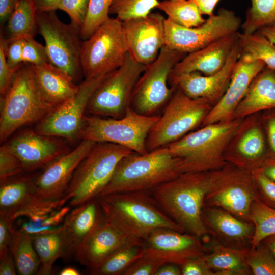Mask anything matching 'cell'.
<instances>
[{"mask_svg":"<svg viewBox=\"0 0 275 275\" xmlns=\"http://www.w3.org/2000/svg\"><path fill=\"white\" fill-rule=\"evenodd\" d=\"M211 171L185 172L150 190L158 208L186 233L200 238L209 234L202 218Z\"/></svg>","mask_w":275,"mask_h":275,"instance_id":"cell-1","label":"cell"},{"mask_svg":"<svg viewBox=\"0 0 275 275\" xmlns=\"http://www.w3.org/2000/svg\"><path fill=\"white\" fill-rule=\"evenodd\" d=\"M97 199L105 218L130 237L144 240L162 227L185 232L158 208L149 190L115 193Z\"/></svg>","mask_w":275,"mask_h":275,"instance_id":"cell-2","label":"cell"},{"mask_svg":"<svg viewBox=\"0 0 275 275\" xmlns=\"http://www.w3.org/2000/svg\"><path fill=\"white\" fill-rule=\"evenodd\" d=\"M242 120L203 125L167 145L170 153L179 159L181 173L212 171L226 164L225 151Z\"/></svg>","mask_w":275,"mask_h":275,"instance_id":"cell-3","label":"cell"},{"mask_svg":"<svg viewBox=\"0 0 275 275\" xmlns=\"http://www.w3.org/2000/svg\"><path fill=\"white\" fill-rule=\"evenodd\" d=\"M179 163V159L170 153L167 146L142 155L133 152L120 160L99 196L150 190L181 174Z\"/></svg>","mask_w":275,"mask_h":275,"instance_id":"cell-4","label":"cell"},{"mask_svg":"<svg viewBox=\"0 0 275 275\" xmlns=\"http://www.w3.org/2000/svg\"><path fill=\"white\" fill-rule=\"evenodd\" d=\"M55 108L42 97L32 64L21 63L6 93L1 96V143L21 126L40 122Z\"/></svg>","mask_w":275,"mask_h":275,"instance_id":"cell-5","label":"cell"},{"mask_svg":"<svg viewBox=\"0 0 275 275\" xmlns=\"http://www.w3.org/2000/svg\"><path fill=\"white\" fill-rule=\"evenodd\" d=\"M132 152L119 145L96 142L75 169L62 199L64 205L73 208L97 198L120 160Z\"/></svg>","mask_w":275,"mask_h":275,"instance_id":"cell-6","label":"cell"},{"mask_svg":"<svg viewBox=\"0 0 275 275\" xmlns=\"http://www.w3.org/2000/svg\"><path fill=\"white\" fill-rule=\"evenodd\" d=\"M159 118L157 115L140 114L131 107L121 118L85 116L80 138L119 145L138 154H144L148 152L147 138Z\"/></svg>","mask_w":275,"mask_h":275,"instance_id":"cell-7","label":"cell"},{"mask_svg":"<svg viewBox=\"0 0 275 275\" xmlns=\"http://www.w3.org/2000/svg\"><path fill=\"white\" fill-rule=\"evenodd\" d=\"M163 113L146 140L148 152L174 142L202 124L213 105L204 98H193L176 88Z\"/></svg>","mask_w":275,"mask_h":275,"instance_id":"cell-8","label":"cell"},{"mask_svg":"<svg viewBox=\"0 0 275 275\" xmlns=\"http://www.w3.org/2000/svg\"><path fill=\"white\" fill-rule=\"evenodd\" d=\"M260 200L251 172L227 162L211 171L210 183L204 205L223 209L243 220L250 221L253 203Z\"/></svg>","mask_w":275,"mask_h":275,"instance_id":"cell-9","label":"cell"},{"mask_svg":"<svg viewBox=\"0 0 275 275\" xmlns=\"http://www.w3.org/2000/svg\"><path fill=\"white\" fill-rule=\"evenodd\" d=\"M128 48L122 21L109 17L82 43L80 62L86 79L112 73L123 63Z\"/></svg>","mask_w":275,"mask_h":275,"instance_id":"cell-10","label":"cell"},{"mask_svg":"<svg viewBox=\"0 0 275 275\" xmlns=\"http://www.w3.org/2000/svg\"><path fill=\"white\" fill-rule=\"evenodd\" d=\"M186 55L163 46L157 59L146 66L135 84L130 107L140 114L152 116L167 104L176 88L168 86L170 74Z\"/></svg>","mask_w":275,"mask_h":275,"instance_id":"cell-11","label":"cell"},{"mask_svg":"<svg viewBox=\"0 0 275 275\" xmlns=\"http://www.w3.org/2000/svg\"><path fill=\"white\" fill-rule=\"evenodd\" d=\"M37 33L44 38L51 64L67 72L75 82L84 76L80 52V30L66 24L56 11L37 12Z\"/></svg>","mask_w":275,"mask_h":275,"instance_id":"cell-12","label":"cell"},{"mask_svg":"<svg viewBox=\"0 0 275 275\" xmlns=\"http://www.w3.org/2000/svg\"><path fill=\"white\" fill-rule=\"evenodd\" d=\"M146 66L128 52L122 65L111 73L95 90L86 112L94 116L121 118L130 107L134 87Z\"/></svg>","mask_w":275,"mask_h":275,"instance_id":"cell-13","label":"cell"},{"mask_svg":"<svg viewBox=\"0 0 275 275\" xmlns=\"http://www.w3.org/2000/svg\"><path fill=\"white\" fill-rule=\"evenodd\" d=\"M242 21L234 11L220 8L202 25L182 26L168 19L164 22L165 46L187 54L199 50L229 34L238 32Z\"/></svg>","mask_w":275,"mask_h":275,"instance_id":"cell-14","label":"cell"},{"mask_svg":"<svg viewBox=\"0 0 275 275\" xmlns=\"http://www.w3.org/2000/svg\"><path fill=\"white\" fill-rule=\"evenodd\" d=\"M39 173L20 174L0 182V215L13 222L20 217L40 220L62 207V201L49 202L38 198L35 180Z\"/></svg>","mask_w":275,"mask_h":275,"instance_id":"cell-15","label":"cell"},{"mask_svg":"<svg viewBox=\"0 0 275 275\" xmlns=\"http://www.w3.org/2000/svg\"><path fill=\"white\" fill-rule=\"evenodd\" d=\"M109 74L97 78L85 79L79 85L76 94L39 122L35 131L40 134L62 137L70 141L80 138L84 114L89 101Z\"/></svg>","mask_w":275,"mask_h":275,"instance_id":"cell-16","label":"cell"},{"mask_svg":"<svg viewBox=\"0 0 275 275\" xmlns=\"http://www.w3.org/2000/svg\"><path fill=\"white\" fill-rule=\"evenodd\" d=\"M227 162L252 172L268 158V144L261 112L243 119L224 154Z\"/></svg>","mask_w":275,"mask_h":275,"instance_id":"cell-17","label":"cell"},{"mask_svg":"<svg viewBox=\"0 0 275 275\" xmlns=\"http://www.w3.org/2000/svg\"><path fill=\"white\" fill-rule=\"evenodd\" d=\"M164 17L150 13L144 17L122 21L128 52L146 66L153 62L165 46Z\"/></svg>","mask_w":275,"mask_h":275,"instance_id":"cell-18","label":"cell"},{"mask_svg":"<svg viewBox=\"0 0 275 275\" xmlns=\"http://www.w3.org/2000/svg\"><path fill=\"white\" fill-rule=\"evenodd\" d=\"M144 242V257L179 266L190 259L205 255L208 251L200 237L168 228L155 229Z\"/></svg>","mask_w":275,"mask_h":275,"instance_id":"cell-19","label":"cell"},{"mask_svg":"<svg viewBox=\"0 0 275 275\" xmlns=\"http://www.w3.org/2000/svg\"><path fill=\"white\" fill-rule=\"evenodd\" d=\"M96 143L82 139L74 150L45 166L35 180L38 198L49 202L62 201L75 169Z\"/></svg>","mask_w":275,"mask_h":275,"instance_id":"cell-20","label":"cell"},{"mask_svg":"<svg viewBox=\"0 0 275 275\" xmlns=\"http://www.w3.org/2000/svg\"><path fill=\"white\" fill-rule=\"evenodd\" d=\"M239 55L240 48L237 42L226 64L217 72L205 75L199 72H191L182 74L169 83L171 87H177L190 97L204 98L213 106L226 91Z\"/></svg>","mask_w":275,"mask_h":275,"instance_id":"cell-21","label":"cell"},{"mask_svg":"<svg viewBox=\"0 0 275 275\" xmlns=\"http://www.w3.org/2000/svg\"><path fill=\"white\" fill-rule=\"evenodd\" d=\"M51 137L25 130L5 144L20 160L24 171L30 172L69 151L65 144Z\"/></svg>","mask_w":275,"mask_h":275,"instance_id":"cell-22","label":"cell"},{"mask_svg":"<svg viewBox=\"0 0 275 275\" xmlns=\"http://www.w3.org/2000/svg\"><path fill=\"white\" fill-rule=\"evenodd\" d=\"M105 219L97 198L71 210L62 224L66 245L64 260L75 259L79 251Z\"/></svg>","mask_w":275,"mask_h":275,"instance_id":"cell-23","label":"cell"},{"mask_svg":"<svg viewBox=\"0 0 275 275\" xmlns=\"http://www.w3.org/2000/svg\"><path fill=\"white\" fill-rule=\"evenodd\" d=\"M265 67V63L260 60L245 62L239 58L234 67L226 91L212 106L202 125L233 119L234 111L252 80Z\"/></svg>","mask_w":275,"mask_h":275,"instance_id":"cell-24","label":"cell"},{"mask_svg":"<svg viewBox=\"0 0 275 275\" xmlns=\"http://www.w3.org/2000/svg\"><path fill=\"white\" fill-rule=\"evenodd\" d=\"M202 218L209 234L221 244L238 249L251 248L255 232L253 223L220 208L206 205L203 208Z\"/></svg>","mask_w":275,"mask_h":275,"instance_id":"cell-25","label":"cell"},{"mask_svg":"<svg viewBox=\"0 0 275 275\" xmlns=\"http://www.w3.org/2000/svg\"><path fill=\"white\" fill-rule=\"evenodd\" d=\"M238 40V32L229 34L207 46L187 55L172 69L169 82L178 76L191 72L205 75H212L219 71Z\"/></svg>","mask_w":275,"mask_h":275,"instance_id":"cell-26","label":"cell"},{"mask_svg":"<svg viewBox=\"0 0 275 275\" xmlns=\"http://www.w3.org/2000/svg\"><path fill=\"white\" fill-rule=\"evenodd\" d=\"M132 239L135 238L127 236L105 218L79 251L75 260L87 269L96 267Z\"/></svg>","mask_w":275,"mask_h":275,"instance_id":"cell-27","label":"cell"},{"mask_svg":"<svg viewBox=\"0 0 275 275\" xmlns=\"http://www.w3.org/2000/svg\"><path fill=\"white\" fill-rule=\"evenodd\" d=\"M34 78L43 99L57 107L73 97L79 85L65 71L50 63L32 65Z\"/></svg>","mask_w":275,"mask_h":275,"instance_id":"cell-28","label":"cell"},{"mask_svg":"<svg viewBox=\"0 0 275 275\" xmlns=\"http://www.w3.org/2000/svg\"><path fill=\"white\" fill-rule=\"evenodd\" d=\"M275 108V71L265 67L252 80L233 119Z\"/></svg>","mask_w":275,"mask_h":275,"instance_id":"cell-29","label":"cell"},{"mask_svg":"<svg viewBox=\"0 0 275 275\" xmlns=\"http://www.w3.org/2000/svg\"><path fill=\"white\" fill-rule=\"evenodd\" d=\"M213 240L204 258L214 275L253 274L246 261V255L250 248H234L222 244L214 239Z\"/></svg>","mask_w":275,"mask_h":275,"instance_id":"cell-30","label":"cell"},{"mask_svg":"<svg viewBox=\"0 0 275 275\" xmlns=\"http://www.w3.org/2000/svg\"><path fill=\"white\" fill-rule=\"evenodd\" d=\"M145 251L143 240L132 239L120 246L98 266L87 269L91 275H123Z\"/></svg>","mask_w":275,"mask_h":275,"instance_id":"cell-31","label":"cell"},{"mask_svg":"<svg viewBox=\"0 0 275 275\" xmlns=\"http://www.w3.org/2000/svg\"><path fill=\"white\" fill-rule=\"evenodd\" d=\"M32 236L40 262L38 274H52L53 264L56 260L60 258L64 259L66 254L62 224L48 232Z\"/></svg>","mask_w":275,"mask_h":275,"instance_id":"cell-32","label":"cell"},{"mask_svg":"<svg viewBox=\"0 0 275 275\" xmlns=\"http://www.w3.org/2000/svg\"><path fill=\"white\" fill-rule=\"evenodd\" d=\"M239 58L245 62L260 60L266 67L275 71V44L256 32L253 33L238 32Z\"/></svg>","mask_w":275,"mask_h":275,"instance_id":"cell-33","label":"cell"},{"mask_svg":"<svg viewBox=\"0 0 275 275\" xmlns=\"http://www.w3.org/2000/svg\"><path fill=\"white\" fill-rule=\"evenodd\" d=\"M9 250L14 259L17 274H38L40 262L33 244L32 235L14 229Z\"/></svg>","mask_w":275,"mask_h":275,"instance_id":"cell-34","label":"cell"},{"mask_svg":"<svg viewBox=\"0 0 275 275\" xmlns=\"http://www.w3.org/2000/svg\"><path fill=\"white\" fill-rule=\"evenodd\" d=\"M6 37L13 39L37 33V12L33 0H19L6 23Z\"/></svg>","mask_w":275,"mask_h":275,"instance_id":"cell-35","label":"cell"},{"mask_svg":"<svg viewBox=\"0 0 275 275\" xmlns=\"http://www.w3.org/2000/svg\"><path fill=\"white\" fill-rule=\"evenodd\" d=\"M156 8L167 15V19L184 27L199 26L206 20L198 7L190 0L159 1Z\"/></svg>","mask_w":275,"mask_h":275,"instance_id":"cell-36","label":"cell"},{"mask_svg":"<svg viewBox=\"0 0 275 275\" xmlns=\"http://www.w3.org/2000/svg\"><path fill=\"white\" fill-rule=\"evenodd\" d=\"M250 221L255 227L251 249L255 248L265 238L275 234V209L265 205L260 200L253 203Z\"/></svg>","mask_w":275,"mask_h":275,"instance_id":"cell-37","label":"cell"},{"mask_svg":"<svg viewBox=\"0 0 275 275\" xmlns=\"http://www.w3.org/2000/svg\"><path fill=\"white\" fill-rule=\"evenodd\" d=\"M250 1L241 27L243 33H253L263 27L275 26V0Z\"/></svg>","mask_w":275,"mask_h":275,"instance_id":"cell-38","label":"cell"},{"mask_svg":"<svg viewBox=\"0 0 275 275\" xmlns=\"http://www.w3.org/2000/svg\"><path fill=\"white\" fill-rule=\"evenodd\" d=\"M159 0H114L109 14L116 15L122 21L144 17L156 8Z\"/></svg>","mask_w":275,"mask_h":275,"instance_id":"cell-39","label":"cell"},{"mask_svg":"<svg viewBox=\"0 0 275 275\" xmlns=\"http://www.w3.org/2000/svg\"><path fill=\"white\" fill-rule=\"evenodd\" d=\"M114 0H89L86 18L80 29L84 40L93 33L110 17L109 9Z\"/></svg>","mask_w":275,"mask_h":275,"instance_id":"cell-40","label":"cell"},{"mask_svg":"<svg viewBox=\"0 0 275 275\" xmlns=\"http://www.w3.org/2000/svg\"><path fill=\"white\" fill-rule=\"evenodd\" d=\"M246 261L254 275H275V259L263 241L249 250Z\"/></svg>","mask_w":275,"mask_h":275,"instance_id":"cell-41","label":"cell"},{"mask_svg":"<svg viewBox=\"0 0 275 275\" xmlns=\"http://www.w3.org/2000/svg\"><path fill=\"white\" fill-rule=\"evenodd\" d=\"M23 168L20 160L6 144L0 148V182L21 174Z\"/></svg>","mask_w":275,"mask_h":275,"instance_id":"cell-42","label":"cell"},{"mask_svg":"<svg viewBox=\"0 0 275 275\" xmlns=\"http://www.w3.org/2000/svg\"><path fill=\"white\" fill-rule=\"evenodd\" d=\"M22 61L23 63L34 65L51 63L45 46L36 41L31 35L24 37Z\"/></svg>","mask_w":275,"mask_h":275,"instance_id":"cell-43","label":"cell"},{"mask_svg":"<svg viewBox=\"0 0 275 275\" xmlns=\"http://www.w3.org/2000/svg\"><path fill=\"white\" fill-rule=\"evenodd\" d=\"M256 182L260 200L275 209V181L268 177L261 168L251 172Z\"/></svg>","mask_w":275,"mask_h":275,"instance_id":"cell-44","label":"cell"},{"mask_svg":"<svg viewBox=\"0 0 275 275\" xmlns=\"http://www.w3.org/2000/svg\"><path fill=\"white\" fill-rule=\"evenodd\" d=\"M89 0H61L58 9L66 13L71 23L81 29L86 17Z\"/></svg>","mask_w":275,"mask_h":275,"instance_id":"cell-45","label":"cell"},{"mask_svg":"<svg viewBox=\"0 0 275 275\" xmlns=\"http://www.w3.org/2000/svg\"><path fill=\"white\" fill-rule=\"evenodd\" d=\"M24 38V37L5 39L1 36L0 42L3 45L7 62L10 67L13 69H16L23 63Z\"/></svg>","mask_w":275,"mask_h":275,"instance_id":"cell-46","label":"cell"},{"mask_svg":"<svg viewBox=\"0 0 275 275\" xmlns=\"http://www.w3.org/2000/svg\"><path fill=\"white\" fill-rule=\"evenodd\" d=\"M164 263L159 260L143 257L129 266L123 275H155Z\"/></svg>","mask_w":275,"mask_h":275,"instance_id":"cell-47","label":"cell"},{"mask_svg":"<svg viewBox=\"0 0 275 275\" xmlns=\"http://www.w3.org/2000/svg\"><path fill=\"white\" fill-rule=\"evenodd\" d=\"M267 144L268 157L275 158V108L261 112Z\"/></svg>","mask_w":275,"mask_h":275,"instance_id":"cell-48","label":"cell"},{"mask_svg":"<svg viewBox=\"0 0 275 275\" xmlns=\"http://www.w3.org/2000/svg\"><path fill=\"white\" fill-rule=\"evenodd\" d=\"M10 218L4 215H0V259L4 257L9 251L10 245L14 230Z\"/></svg>","mask_w":275,"mask_h":275,"instance_id":"cell-49","label":"cell"},{"mask_svg":"<svg viewBox=\"0 0 275 275\" xmlns=\"http://www.w3.org/2000/svg\"><path fill=\"white\" fill-rule=\"evenodd\" d=\"M204 256L190 259L181 265L182 274L214 275L207 265Z\"/></svg>","mask_w":275,"mask_h":275,"instance_id":"cell-50","label":"cell"},{"mask_svg":"<svg viewBox=\"0 0 275 275\" xmlns=\"http://www.w3.org/2000/svg\"><path fill=\"white\" fill-rule=\"evenodd\" d=\"M16 69H13L8 65L4 51L3 45L0 42V93L1 96L6 93L10 87Z\"/></svg>","mask_w":275,"mask_h":275,"instance_id":"cell-51","label":"cell"},{"mask_svg":"<svg viewBox=\"0 0 275 275\" xmlns=\"http://www.w3.org/2000/svg\"><path fill=\"white\" fill-rule=\"evenodd\" d=\"M19 0H0V21L5 25Z\"/></svg>","mask_w":275,"mask_h":275,"instance_id":"cell-52","label":"cell"},{"mask_svg":"<svg viewBox=\"0 0 275 275\" xmlns=\"http://www.w3.org/2000/svg\"><path fill=\"white\" fill-rule=\"evenodd\" d=\"M17 274L15 261L9 250L7 254L0 259V275H16Z\"/></svg>","mask_w":275,"mask_h":275,"instance_id":"cell-53","label":"cell"},{"mask_svg":"<svg viewBox=\"0 0 275 275\" xmlns=\"http://www.w3.org/2000/svg\"><path fill=\"white\" fill-rule=\"evenodd\" d=\"M37 12L56 11L61 0H33Z\"/></svg>","mask_w":275,"mask_h":275,"instance_id":"cell-54","label":"cell"},{"mask_svg":"<svg viewBox=\"0 0 275 275\" xmlns=\"http://www.w3.org/2000/svg\"><path fill=\"white\" fill-rule=\"evenodd\" d=\"M199 8L201 14L208 17L214 14V10L220 0H190Z\"/></svg>","mask_w":275,"mask_h":275,"instance_id":"cell-55","label":"cell"},{"mask_svg":"<svg viewBox=\"0 0 275 275\" xmlns=\"http://www.w3.org/2000/svg\"><path fill=\"white\" fill-rule=\"evenodd\" d=\"M180 266L172 263H165L157 270L155 275H181Z\"/></svg>","mask_w":275,"mask_h":275,"instance_id":"cell-56","label":"cell"},{"mask_svg":"<svg viewBox=\"0 0 275 275\" xmlns=\"http://www.w3.org/2000/svg\"><path fill=\"white\" fill-rule=\"evenodd\" d=\"M261 168L268 177L275 181V158L268 157Z\"/></svg>","mask_w":275,"mask_h":275,"instance_id":"cell-57","label":"cell"},{"mask_svg":"<svg viewBox=\"0 0 275 275\" xmlns=\"http://www.w3.org/2000/svg\"><path fill=\"white\" fill-rule=\"evenodd\" d=\"M257 32L275 44V26L263 27Z\"/></svg>","mask_w":275,"mask_h":275,"instance_id":"cell-58","label":"cell"},{"mask_svg":"<svg viewBox=\"0 0 275 275\" xmlns=\"http://www.w3.org/2000/svg\"><path fill=\"white\" fill-rule=\"evenodd\" d=\"M262 241L269 248L275 259V234L268 236Z\"/></svg>","mask_w":275,"mask_h":275,"instance_id":"cell-59","label":"cell"},{"mask_svg":"<svg viewBox=\"0 0 275 275\" xmlns=\"http://www.w3.org/2000/svg\"><path fill=\"white\" fill-rule=\"evenodd\" d=\"M80 274L76 268L71 266L63 268L59 273L60 275H79Z\"/></svg>","mask_w":275,"mask_h":275,"instance_id":"cell-60","label":"cell"}]
</instances>
